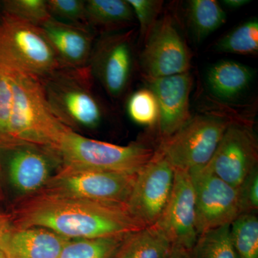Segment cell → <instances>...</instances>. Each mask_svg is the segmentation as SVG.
I'll list each match as a JSON object with an SVG mask.
<instances>
[{
    "label": "cell",
    "instance_id": "6da1fadb",
    "mask_svg": "<svg viewBox=\"0 0 258 258\" xmlns=\"http://www.w3.org/2000/svg\"><path fill=\"white\" fill-rule=\"evenodd\" d=\"M48 229L69 240L129 235L146 227L124 205L61 196L40 190L28 195L17 212L16 227Z\"/></svg>",
    "mask_w": 258,
    "mask_h": 258
},
{
    "label": "cell",
    "instance_id": "7a4b0ae2",
    "mask_svg": "<svg viewBox=\"0 0 258 258\" xmlns=\"http://www.w3.org/2000/svg\"><path fill=\"white\" fill-rule=\"evenodd\" d=\"M13 87L9 123L3 147L32 144L50 148L64 125L52 113L42 80L21 73H3Z\"/></svg>",
    "mask_w": 258,
    "mask_h": 258
},
{
    "label": "cell",
    "instance_id": "3957f363",
    "mask_svg": "<svg viewBox=\"0 0 258 258\" xmlns=\"http://www.w3.org/2000/svg\"><path fill=\"white\" fill-rule=\"evenodd\" d=\"M64 167L136 174L155 155L142 143L118 146L88 138L66 126L50 148Z\"/></svg>",
    "mask_w": 258,
    "mask_h": 258
},
{
    "label": "cell",
    "instance_id": "277c9868",
    "mask_svg": "<svg viewBox=\"0 0 258 258\" xmlns=\"http://www.w3.org/2000/svg\"><path fill=\"white\" fill-rule=\"evenodd\" d=\"M62 69L41 29L0 13V73H21L42 80Z\"/></svg>",
    "mask_w": 258,
    "mask_h": 258
},
{
    "label": "cell",
    "instance_id": "5b68a950",
    "mask_svg": "<svg viewBox=\"0 0 258 258\" xmlns=\"http://www.w3.org/2000/svg\"><path fill=\"white\" fill-rule=\"evenodd\" d=\"M89 68L62 69L42 79L49 106L57 119L76 132L94 128L101 123L103 111L91 90Z\"/></svg>",
    "mask_w": 258,
    "mask_h": 258
},
{
    "label": "cell",
    "instance_id": "8992f818",
    "mask_svg": "<svg viewBox=\"0 0 258 258\" xmlns=\"http://www.w3.org/2000/svg\"><path fill=\"white\" fill-rule=\"evenodd\" d=\"M230 123L216 115L190 118L176 133L164 139L156 152L175 170L192 172L206 167Z\"/></svg>",
    "mask_w": 258,
    "mask_h": 258
},
{
    "label": "cell",
    "instance_id": "52a82bcc",
    "mask_svg": "<svg viewBox=\"0 0 258 258\" xmlns=\"http://www.w3.org/2000/svg\"><path fill=\"white\" fill-rule=\"evenodd\" d=\"M136 176L137 174L60 166L41 190L61 196L125 206Z\"/></svg>",
    "mask_w": 258,
    "mask_h": 258
},
{
    "label": "cell",
    "instance_id": "ba28073f",
    "mask_svg": "<svg viewBox=\"0 0 258 258\" xmlns=\"http://www.w3.org/2000/svg\"><path fill=\"white\" fill-rule=\"evenodd\" d=\"M195 191L196 228L207 231L231 225L241 215L238 188L234 187L205 168L189 173Z\"/></svg>",
    "mask_w": 258,
    "mask_h": 258
},
{
    "label": "cell",
    "instance_id": "9c48e42d",
    "mask_svg": "<svg viewBox=\"0 0 258 258\" xmlns=\"http://www.w3.org/2000/svg\"><path fill=\"white\" fill-rule=\"evenodd\" d=\"M175 169L155 152L136 176L125 207L136 220L145 226L157 223L170 198Z\"/></svg>",
    "mask_w": 258,
    "mask_h": 258
},
{
    "label": "cell",
    "instance_id": "30bf717a",
    "mask_svg": "<svg viewBox=\"0 0 258 258\" xmlns=\"http://www.w3.org/2000/svg\"><path fill=\"white\" fill-rule=\"evenodd\" d=\"M189 51L169 17L161 19L148 33L141 64L149 79L189 72Z\"/></svg>",
    "mask_w": 258,
    "mask_h": 258
},
{
    "label": "cell",
    "instance_id": "8fae6325",
    "mask_svg": "<svg viewBox=\"0 0 258 258\" xmlns=\"http://www.w3.org/2000/svg\"><path fill=\"white\" fill-rule=\"evenodd\" d=\"M256 166L255 137L247 127L230 123L205 168L227 184L238 188Z\"/></svg>",
    "mask_w": 258,
    "mask_h": 258
},
{
    "label": "cell",
    "instance_id": "7c38bea8",
    "mask_svg": "<svg viewBox=\"0 0 258 258\" xmlns=\"http://www.w3.org/2000/svg\"><path fill=\"white\" fill-rule=\"evenodd\" d=\"M157 225L172 245L191 252L199 235L195 218V191L187 171L175 170L170 198Z\"/></svg>",
    "mask_w": 258,
    "mask_h": 258
},
{
    "label": "cell",
    "instance_id": "4fadbf2b",
    "mask_svg": "<svg viewBox=\"0 0 258 258\" xmlns=\"http://www.w3.org/2000/svg\"><path fill=\"white\" fill-rule=\"evenodd\" d=\"M132 32L103 35L93 47L88 68L107 92L118 96L124 91L132 68Z\"/></svg>",
    "mask_w": 258,
    "mask_h": 258
},
{
    "label": "cell",
    "instance_id": "5bb4252c",
    "mask_svg": "<svg viewBox=\"0 0 258 258\" xmlns=\"http://www.w3.org/2000/svg\"><path fill=\"white\" fill-rule=\"evenodd\" d=\"M159 109V133L162 140L176 133L190 119L189 94L192 77L189 72L149 79Z\"/></svg>",
    "mask_w": 258,
    "mask_h": 258
},
{
    "label": "cell",
    "instance_id": "9a60e30c",
    "mask_svg": "<svg viewBox=\"0 0 258 258\" xmlns=\"http://www.w3.org/2000/svg\"><path fill=\"white\" fill-rule=\"evenodd\" d=\"M7 147L12 150L9 161L12 183L27 196L38 192L52 176V164L58 161L55 154L48 148L32 144Z\"/></svg>",
    "mask_w": 258,
    "mask_h": 258
},
{
    "label": "cell",
    "instance_id": "2e32d148",
    "mask_svg": "<svg viewBox=\"0 0 258 258\" xmlns=\"http://www.w3.org/2000/svg\"><path fill=\"white\" fill-rule=\"evenodd\" d=\"M39 28L46 37L64 69L88 67L94 42L88 27L63 23L51 18Z\"/></svg>",
    "mask_w": 258,
    "mask_h": 258
},
{
    "label": "cell",
    "instance_id": "e0dca14e",
    "mask_svg": "<svg viewBox=\"0 0 258 258\" xmlns=\"http://www.w3.org/2000/svg\"><path fill=\"white\" fill-rule=\"evenodd\" d=\"M69 240L43 227H13L0 250L8 258H58Z\"/></svg>",
    "mask_w": 258,
    "mask_h": 258
},
{
    "label": "cell",
    "instance_id": "ac0fdd59",
    "mask_svg": "<svg viewBox=\"0 0 258 258\" xmlns=\"http://www.w3.org/2000/svg\"><path fill=\"white\" fill-rule=\"evenodd\" d=\"M253 78L250 68L233 60L214 64L207 74V83L215 96L223 100L237 98L248 88Z\"/></svg>",
    "mask_w": 258,
    "mask_h": 258
},
{
    "label": "cell",
    "instance_id": "d6986e66",
    "mask_svg": "<svg viewBox=\"0 0 258 258\" xmlns=\"http://www.w3.org/2000/svg\"><path fill=\"white\" fill-rule=\"evenodd\" d=\"M172 244L157 225L127 235L112 258H164Z\"/></svg>",
    "mask_w": 258,
    "mask_h": 258
},
{
    "label": "cell",
    "instance_id": "ffe728a7",
    "mask_svg": "<svg viewBox=\"0 0 258 258\" xmlns=\"http://www.w3.org/2000/svg\"><path fill=\"white\" fill-rule=\"evenodd\" d=\"M134 13L126 0L86 1V20L88 27L113 30L128 25Z\"/></svg>",
    "mask_w": 258,
    "mask_h": 258
},
{
    "label": "cell",
    "instance_id": "44dd1931",
    "mask_svg": "<svg viewBox=\"0 0 258 258\" xmlns=\"http://www.w3.org/2000/svg\"><path fill=\"white\" fill-rule=\"evenodd\" d=\"M189 18L194 35L198 40L206 38L226 21L225 11L214 0L190 1Z\"/></svg>",
    "mask_w": 258,
    "mask_h": 258
},
{
    "label": "cell",
    "instance_id": "7402d4cb",
    "mask_svg": "<svg viewBox=\"0 0 258 258\" xmlns=\"http://www.w3.org/2000/svg\"><path fill=\"white\" fill-rule=\"evenodd\" d=\"M230 225L221 226L199 236L191 250L193 258H238L231 237Z\"/></svg>",
    "mask_w": 258,
    "mask_h": 258
},
{
    "label": "cell",
    "instance_id": "603a6c76",
    "mask_svg": "<svg viewBox=\"0 0 258 258\" xmlns=\"http://www.w3.org/2000/svg\"><path fill=\"white\" fill-rule=\"evenodd\" d=\"M127 235L70 240L58 258H112Z\"/></svg>",
    "mask_w": 258,
    "mask_h": 258
},
{
    "label": "cell",
    "instance_id": "cb8c5ba5",
    "mask_svg": "<svg viewBox=\"0 0 258 258\" xmlns=\"http://www.w3.org/2000/svg\"><path fill=\"white\" fill-rule=\"evenodd\" d=\"M230 232L238 258H258V220L255 215H240L231 224Z\"/></svg>",
    "mask_w": 258,
    "mask_h": 258
},
{
    "label": "cell",
    "instance_id": "d4e9b609",
    "mask_svg": "<svg viewBox=\"0 0 258 258\" xmlns=\"http://www.w3.org/2000/svg\"><path fill=\"white\" fill-rule=\"evenodd\" d=\"M215 50L220 52L249 55L258 51V22L248 20L220 39Z\"/></svg>",
    "mask_w": 258,
    "mask_h": 258
},
{
    "label": "cell",
    "instance_id": "484cf974",
    "mask_svg": "<svg viewBox=\"0 0 258 258\" xmlns=\"http://www.w3.org/2000/svg\"><path fill=\"white\" fill-rule=\"evenodd\" d=\"M1 5L3 13L36 26L52 18L44 0H7Z\"/></svg>",
    "mask_w": 258,
    "mask_h": 258
},
{
    "label": "cell",
    "instance_id": "4316f807",
    "mask_svg": "<svg viewBox=\"0 0 258 258\" xmlns=\"http://www.w3.org/2000/svg\"><path fill=\"white\" fill-rule=\"evenodd\" d=\"M129 116L140 125H151L159 120L157 98L151 90H139L134 93L128 103Z\"/></svg>",
    "mask_w": 258,
    "mask_h": 258
},
{
    "label": "cell",
    "instance_id": "83f0119b",
    "mask_svg": "<svg viewBox=\"0 0 258 258\" xmlns=\"http://www.w3.org/2000/svg\"><path fill=\"white\" fill-rule=\"evenodd\" d=\"M47 3L52 18L63 23L89 28L86 20V1L49 0Z\"/></svg>",
    "mask_w": 258,
    "mask_h": 258
},
{
    "label": "cell",
    "instance_id": "f1b7e54d",
    "mask_svg": "<svg viewBox=\"0 0 258 258\" xmlns=\"http://www.w3.org/2000/svg\"><path fill=\"white\" fill-rule=\"evenodd\" d=\"M134 15L135 14L140 24L142 34H148L154 26V20L161 9V1L154 0H126Z\"/></svg>",
    "mask_w": 258,
    "mask_h": 258
},
{
    "label": "cell",
    "instance_id": "f546056e",
    "mask_svg": "<svg viewBox=\"0 0 258 258\" xmlns=\"http://www.w3.org/2000/svg\"><path fill=\"white\" fill-rule=\"evenodd\" d=\"M241 215L252 213L258 209L257 166L247 176L238 187Z\"/></svg>",
    "mask_w": 258,
    "mask_h": 258
},
{
    "label": "cell",
    "instance_id": "4dcf8cb0",
    "mask_svg": "<svg viewBox=\"0 0 258 258\" xmlns=\"http://www.w3.org/2000/svg\"><path fill=\"white\" fill-rule=\"evenodd\" d=\"M13 98L11 79L8 74L0 73V142L8 129Z\"/></svg>",
    "mask_w": 258,
    "mask_h": 258
},
{
    "label": "cell",
    "instance_id": "1f68e13d",
    "mask_svg": "<svg viewBox=\"0 0 258 258\" xmlns=\"http://www.w3.org/2000/svg\"><path fill=\"white\" fill-rule=\"evenodd\" d=\"M13 227L10 225V222L5 216L0 215V247L3 244L5 237Z\"/></svg>",
    "mask_w": 258,
    "mask_h": 258
},
{
    "label": "cell",
    "instance_id": "d6a6232c",
    "mask_svg": "<svg viewBox=\"0 0 258 258\" xmlns=\"http://www.w3.org/2000/svg\"><path fill=\"white\" fill-rule=\"evenodd\" d=\"M164 258H190L189 252L181 247L172 245L169 253Z\"/></svg>",
    "mask_w": 258,
    "mask_h": 258
},
{
    "label": "cell",
    "instance_id": "836d02e7",
    "mask_svg": "<svg viewBox=\"0 0 258 258\" xmlns=\"http://www.w3.org/2000/svg\"><path fill=\"white\" fill-rule=\"evenodd\" d=\"M223 4L231 9H237L244 5L249 4V0H224Z\"/></svg>",
    "mask_w": 258,
    "mask_h": 258
},
{
    "label": "cell",
    "instance_id": "e575fe53",
    "mask_svg": "<svg viewBox=\"0 0 258 258\" xmlns=\"http://www.w3.org/2000/svg\"><path fill=\"white\" fill-rule=\"evenodd\" d=\"M0 258H8L6 257V255H5L4 252L2 250H0Z\"/></svg>",
    "mask_w": 258,
    "mask_h": 258
}]
</instances>
